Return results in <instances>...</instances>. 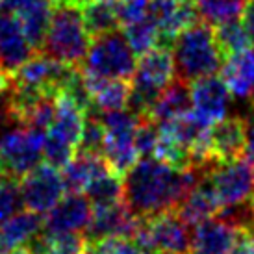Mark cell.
Instances as JSON below:
<instances>
[{"label":"cell","mask_w":254,"mask_h":254,"mask_svg":"<svg viewBox=\"0 0 254 254\" xmlns=\"http://www.w3.org/2000/svg\"><path fill=\"white\" fill-rule=\"evenodd\" d=\"M104 137H106V130L100 121L99 113H89V117L85 119L84 132H82V139L78 145L80 152H95V154H102L104 148ZM76 150V152H78Z\"/></svg>","instance_id":"4dcf8cb0"},{"label":"cell","mask_w":254,"mask_h":254,"mask_svg":"<svg viewBox=\"0 0 254 254\" xmlns=\"http://www.w3.org/2000/svg\"><path fill=\"white\" fill-rule=\"evenodd\" d=\"M148 0H119V21L121 26L143 19L147 15Z\"/></svg>","instance_id":"1f68e13d"},{"label":"cell","mask_w":254,"mask_h":254,"mask_svg":"<svg viewBox=\"0 0 254 254\" xmlns=\"http://www.w3.org/2000/svg\"><path fill=\"white\" fill-rule=\"evenodd\" d=\"M191 236L193 226L177 210H169L141 219L134 240L145 251L158 254H191Z\"/></svg>","instance_id":"8992f818"},{"label":"cell","mask_w":254,"mask_h":254,"mask_svg":"<svg viewBox=\"0 0 254 254\" xmlns=\"http://www.w3.org/2000/svg\"><path fill=\"white\" fill-rule=\"evenodd\" d=\"M251 204H253V215H254V195H253V198H251Z\"/></svg>","instance_id":"f35d334b"},{"label":"cell","mask_w":254,"mask_h":254,"mask_svg":"<svg viewBox=\"0 0 254 254\" xmlns=\"http://www.w3.org/2000/svg\"><path fill=\"white\" fill-rule=\"evenodd\" d=\"M22 204L36 213H47L65 193L64 177L60 169L49 163H39L19 180Z\"/></svg>","instance_id":"9c48e42d"},{"label":"cell","mask_w":254,"mask_h":254,"mask_svg":"<svg viewBox=\"0 0 254 254\" xmlns=\"http://www.w3.org/2000/svg\"><path fill=\"white\" fill-rule=\"evenodd\" d=\"M219 210H221V206H219V200L212 190V184L208 180V175L188 193V197L184 198L182 204L177 208V212L191 226L217 215Z\"/></svg>","instance_id":"7402d4cb"},{"label":"cell","mask_w":254,"mask_h":254,"mask_svg":"<svg viewBox=\"0 0 254 254\" xmlns=\"http://www.w3.org/2000/svg\"><path fill=\"white\" fill-rule=\"evenodd\" d=\"M52 7L54 6H52L50 0H36L28 7L21 9L19 13H13L21 22V28L26 39L37 52L41 50L45 36H47L50 17H52Z\"/></svg>","instance_id":"603a6c76"},{"label":"cell","mask_w":254,"mask_h":254,"mask_svg":"<svg viewBox=\"0 0 254 254\" xmlns=\"http://www.w3.org/2000/svg\"><path fill=\"white\" fill-rule=\"evenodd\" d=\"M238 226L213 215L195 225L191 236V254H225L238 234Z\"/></svg>","instance_id":"9a60e30c"},{"label":"cell","mask_w":254,"mask_h":254,"mask_svg":"<svg viewBox=\"0 0 254 254\" xmlns=\"http://www.w3.org/2000/svg\"><path fill=\"white\" fill-rule=\"evenodd\" d=\"M110 165H108L106 158L102 154H95V152H80L72 156V160L64 167V184L67 191H76V193H84L85 188L97 180L99 177L110 173Z\"/></svg>","instance_id":"d6986e66"},{"label":"cell","mask_w":254,"mask_h":254,"mask_svg":"<svg viewBox=\"0 0 254 254\" xmlns=\"http://www.w3.org/2000/svg\"><path fill=\"white\" fill-rule=\"evenodd\" d=\"M52 2V6H56V4H62V2H65V0H50Z\"/></svg>","instance_id":"74e56055"},{"label":"cell","mask_w":254,"mask_h":254,"mask_svg":"<svg viewBox=\"0 0 254 254\" xmlns=\"http://www.w3.org/2000/svg\"><path fill=\"white\" fill-rule=\"evenodd\" d=\"M245 148V119L225 117L210 128V152L217 163L238 160Z\"/></svg>","instance_id":"5bb4252c"},{"label":"cell","mask_w":254,"mask_h":254,"mask_svg":"<svg viewBox=\"0 0 254 254\" xmlns=\"http://www.w3.org/2000/svg\"><path fill=\"white\" fill-rule=\"evenodd\" d=\"M45 132L7 123L0 127V177L21 180L43 160Z\"/></svg>","instance_id":"277c9868"},{"label":"cell","mask_w":254,"mask_h":254,"mask_svg":"<svg viewBox=\"0 0 254 254\" xmlns=\"http://www.w3.org/2000/svg\"><path fill=\"white\" fill-rule=\"evenodd\" d=\"M91 36L85 28L82 9L74 4L62 2L52 7V17L43 41L41 52L65 65H78L84 62Z\"/></svg>","instance_id":"3957f363"},{"label":"cell","mask_w":254,"mask_h":254,"mask_svg":"<svg viewBox=\"0 0 254 254\" xmlns=\"http://www.w3.org/2000/svg\"><path fill=\"white\" fill-rule=\"evenodd\" d=\"M243 26L247 30L251 41L254 43V0H245V7H243Z\"/></svg>","instance_id":"836d02e7"},{"label":"cell","mask_w":254,"mask_h":254,"mask_svg":"<svg viewBox=\"0 0 254 254\" xmlns=\"http://www.w3.org/2000/svg\"><path fill=\"white\" fill-rule=\"evenodd\" d=\"M213 37H215V43H217V49L223 60L249 49L253 43L245 26L240 21L223 22V24L213 26Z\"/></svg>","instance_id":"484cf974"},{"label":"cell","mask_w":254,"mask_h":254,"mask_svg":"<svg viewBox=\"0 0 254 254\" xmlns=\"http://www.w3.org/2000/svg\"><path fill=\"white\" fill-rule=\"evenodd\" d=\"M123 34L127 37L130 49L135 52V56H141V54L160 45V32L147 15L143 19L130 22V24H125Z\"/></svg>","instance_id":"83f0119b"},{"label":"cell","mask_w":254,"mask_h":254,"mask_svg":"<svg viewBox=\"0 0 254 254\" xmlns=\"http://www.w3.org/2000/svg\"><path fill=\"white\" fill-rule=\"evenodd\" d=\"M6 254H37V253H34V251H32V249H28V247H19V249L9 251V253H6Z\"/></svg>","instance_id":"8d00e7d4"},{"label":"cell","mask_w":254,"mask_h":254,"mask_svg":"<svg viewBox=\"0 0 254 254\" xmlns=\"http://www.w3.org/2000/svg\"><path fill=\"white\" fill-rule=\"evenodd\" d=\"M208 180L221 208L247 202L254 195V165L241 158L215 163Z\"/></svg>","instance_id":"ba28073f"},{"label":"cell","mask_w":254,"mask_h":254,"mask_svg":"<svg viewBox=\"0 0 254 254\" xmlns=\"http://www.w3.org/2000/svg\"><path fill=\"white\" fill-rule=\"evenodd\" d=\"M175 76L186 84L221 71L223 56L217 49L212 26L197 21L182 30L173 41Z\"/></svg>","instance_id":"7a4b0ae2"},{"label":"cell","mask_w":254,"mask_h":254,"mask_svg":"<svg viewBox=\"0 0 254 254\" xmlns=\"http://www.w3.org/2000/svg\"><path fill=\"white\" fill-rule=\"evenodd\" d=\"M225 254H254V228H240Z\"/></svg>","instance_id":"d6a6232c"},{"label":"cell","mask_w":254,"mask_h":254,"mask_svg":"<svg viewBox=\"0 0 254 254\" xmlns=\"http://www.w3.org/2000/svg\"><path fill=\"white\" fill-rule=\"evenodd\" d=\"M193 2L197 7L198 21L206 22L208 26L238 21L245 7V0H193Z\"/></svg>","instance_id":"d4e9b609"},{"label":"cell","mask_w":254,"mask_h":254,"mask_svg":"<svg viewBox=\"0 0 254 254\" xmlns=\"http://www.w3.org/2000/svg\"><path fill=\"white\" fill-rule=\"evenodd\" d=\"M41 230V213L32 210H19L15 215L0 223V254L28 245Z\"/></svg>","instance_id":"ffe728a7"},{"label":"cell","mask_w":254,"mask_h":254,"mask_svg":"<svg viewBox=\"0 0 254 254\" xmlns=\"http://www.w3.org/2000/svg\"><path fill=\"white\" fill-rule=\"evenodd\" d=\"M36 52L24 36L19 19L9 11L0 13V67L11 76Z\"/></svg>","instance_id":"4fadbf2b"},{"label":"cell","mask_w":254,"mask_h":254,"mask_svg":"<svg viewBox=\"0 0 254 254\" xmlns=\"http://www.w3.org/2000/svg\"><path fill=\"white\" fill-rule=\"evenodd\" d=\"M82 9L85 28L91 37L113 32L121 26L119 0H89Z\"/></svg>","instance_id":"cb8c5ba5"},{"label":"cell","mask_w":254,"mask_h":254,"mask_svg":"<svg viewBox=\"0 0 254 254\" xmlns=\"http://www.w3.org/2000/svg\"><path fill=\"white\" fill-rule=\"evenodd\" d=\"M221 78L232 97L241 100H254V49L241 50L225 58L221 65Z\"/></svg>","instance_id":"ac0fdd59"},{"label":"cell","mask_w":254,"mask_h":254,"mask_svg":"<svg viewBox=\"0 0 254 254\" xmlns=\"http://www.w3.org/2000/svg\"><path fill=\"white\" fill-rule=\"evenodd\" d=\"M85 197L91 200L93 206H108L115 202H123V177L113 171L93 180L85 188Z\"/></svg>","instance_id":"4316f807"},{"label":"cell","mask_w":254,"mask_h":254,"mask_svg":"<svg viewBox=\"0 0 254 254\" xmlns=\"http://www.w3.org/2000/svg\"><path fill=\"white\" fill-rule=\"evenodd\" d=\"M36 0H2V7L9 11V13H19L21 9L28 7L30 4H34Z\"/></svg>","instance_id":"e575fe53"},{"label":"cell","mask_w":254,"mask_h":254,"mask_svg":"<svg viewBox=\"0 0 254 254\" xmlns=\"http://www.w3.org/2000/svg\"><path fill=\"white\" fill-rule=\"evenodd\" d=\"M190 91L193 112L208 125H213L226 117L232 95L223 82V78L212 74L195 80L193 84H190Z\"/></svg>","instance_id":"7c38bea8"},{"label":"cell","mask_w":254,"mask_h":254,"mask_svg":"<svg viewBox=\"0 0 254 254\" xmlns=\"http://www.w3.org/2000/svg\"><path fill=\"white\" fill-rule=\"evenodd\" d=\"M22 197H21V186L17 178L0 177V223L22 210Z\"/></svg>","instance_id":"f546056e"},{"label":"cell","mask_w":254,"mask_h":254,"mask_svg":"<svg viewBox=\"0 0 254 254\" xmlns=\"http://www.w3.org/2000/svg\"><path fill=\"white\" fill-rule=\"evenodd\" d=\"M135 52L130 49L127 37L119 28L93 37L91 45L84 58L82 71L102 78H123L130 80L134 76Z\"/></svg>","instance_id":"5b68a950"},{"label":"cell","mask_w":254,"mask_h":254,"mask_svg":"<svg viewBox=\"0 0 254 254\" xmlns=\"http://www.w3.org/2000/svg\"><path fill=\"white\" fill-rule=\"evenodd\" d=\"M210 169L173 167L154 156L139 158L123 177V202L137 219L177 210Z\"/></svg>","instance_id":"6da1fadb"},{"label":"cell","mask_w":254,"mask_h":254,"mask_svg":"<svg viewBox=\"0 0 254 254\" xmlns=\"http://www.w3.org/2000/svg\"><path fill=\"white\" fill-rule=\"evenodd\" d=\"M84 72V71H82ZM84 82L91 95V104L99 112H117L127 110L132 82L123 78H102L84 72Z\"/></svg>","instance_id":"e0dca14e"},{"label":"cell","mask_w":254,"mask_h":254,"mask_svg":"<svg viewBox=\"0 0 254 254\" xmlns=\"http://www.w3.org/2000/svg\"><path fill=\"white\" fill-rule=\"evenodd\" d=\"M85 125V112L74 104L69 97L58 95L56 97V113L50 128L45 132V135L54 137L56 141L64 143L67 147L78 150L82 132Z\"/></svg>","instance_id":"2e32d148"},{"label":"cell","mask_w":254,"mask_h":254,"mask_svg":"<svg viewBox=\"0 0 254 254\" xmlns=\"http://www.w3.org/2000/svg\"><path fill=\"white\" fill-rule=\"evenodd\" d=\"M145 253L147 251L134 238H127V236H112V238L87 241L84 251V254H145Z\"/></svg>","instance_id":"f1b7e54d"},{"label":"cell","mask_w":254,"mask_h":254,"mask_svg":"<svg viewBox=\"0 0 254 254\" xmlns=\"http://www.w3.org/2000/svg\"><path fill=\"white\" fill-rule=\"evenodd\" d=\"M141 219L130 213L125 202H115L108 206H93L89 225L84 230L87 241L112 238V236H127L134 238L139 228Z\"/></svg>","instance_id":"8fae6325"},{"label":"cell","mask_w":254,"mask_h":254,"mask_svg":"<svg viewBox=\"0 0 254 254\" xmlns=\"http://www.w3.org/2000/svg\"><path fill=\"white\" fill-rule=\"evenodd\" d=\"M191 91L190 84H186L182 80L175 78L165 89H163L156 102L150 108L148 119L154 121L156 125H163L169 121L177 119L184 113L191 112Z\"/></svg>","instance_id":"44dd1931"},{"label":"cell","mask_w":254,"mask_h":254,"mask_svg":"<svg viewBox=\"0 0 254 254\" xmlns=\"http://www.w3.org/2000/svg\"><path fill=\"white\" fill-rule=\"evenodd\" d=\"M0 7H2V0H0Z\"/></svg>","instance_id":"ab89813d"},{"label":"cell","mask_w":254,"mask_h":254,"mask_svg":"<svg viewBox=\"0 0 254 254\" xmlns=\"http://www.w3.org/2000/svg\"><path fill=\"white\" fill-rule=\"evenodd\" d=\"M91 213V200L82 193L69 191L47 212V217L43 221V230L47 234H84L89 225Z\"/></svg>","instance_id":"30bf717a"},{"label":"cell","mask_w":254,"mask_h":254,"mask_svg":"<svg viewBox=\"0 0 254 254\" xmlns=\"http://www.w3.org/2000/svg\"><path fill=\"white\" fill-rule=\"evenodd\" d=\"M9 85H11V76L0 67V97H2L4 93H7Z\"/></svg>","instance_id":"d590c367"},{"label":"cell","mask_w":254,"mask_h":254,"mask_svg":"<svg viewBox=\"0 0 254 254\" xmlns=\"http://www.w3.org/2000/svg\"><path fill=\"white\" fill-rule=\"evenodd\" d=\"M99 117L106 130L102 156L115 175L125 177L127 171L139 160V152L135 148V128L139 117L130 110L99 112Z\"/></svg>","instance_id":"52a82bcc"}]
</instances>
